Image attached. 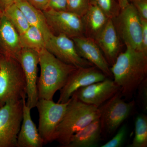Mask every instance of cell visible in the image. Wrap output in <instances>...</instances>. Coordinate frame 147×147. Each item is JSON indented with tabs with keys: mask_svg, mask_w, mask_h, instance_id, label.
Returning <instances> with one entry per match:
<instances>
[{
	"mask_svg": "<svg viewBox=\"0 0 147 147\" xmlns=\"http://www.w3.org/2000/svg\"><path fill=\"white\" fill-rule=\"evenodd\" d=\"M107 77L95 66L77 67L69 77L64 86L60 90L57 102H67L77 90L96 82L103 81Z\"/></svg>",
	"mask_w": 147,
	"mask_h": 147,
	"instance_id": "11",
	"label": "cell"
},
{
	"mask_svg": "<svg viewBox=\"0 0 147 147\" xmlns=\"http://www.w3.org/2000/svg\"><path fill=\"white\" fill-rule=\"evenodd\" d=\"M1 53H0V55H1Z\"/></svg>",
	"mask_w": 147,
	"mask_h": 147,
	"instance_id": "36",
	"label": "cell"
},
{
	"mask_svg": "<svg viewBox=\"0 0 147 147\" xmlns=\"http://www.w3.org/2000/svg\"><path fill=\"white\" fill-rule=\"evenodd\" d=\"M71 39L80 57L96 67L107 77H113L110 65L94 40L84 36Z\"/></svg>",
	"mask_w": 147,
	"mask_h": 147,
	"instance_id": "14",
	"label": "cell"
},
{
	"mask_svg": "<svg viewBox=\"0 0 147 147\" xmlns=\"http://www.w3.org/2000/svg\"><path fill=\"white\" fill-rule=\"evenodd\" d=\"M35 8L43 11L47 8L49 0H27Z\"/></svg>",
	"mask_w": 147,
	"mask_h": 147,
	"instance_id": "31",
	"label": "cell"
},
{
	"mask_svg": "<svg viewBox=\"0 0 147 147\" xmlns=\"http://www.w3.org/2000/svg\"><path fill=\"white\" fill-rule=\"evenodd\" d=\"M67 0H49L46 10L67 11Z\"/></svg>",
	"mask_w": 147,
	"mask_h": 147,
	"instance_id": "28",
	"label": "cell"
},
{
	"mask_svg": "<svg viewBox=\"0 0 147 147\" xmlns=\"http://www.w3.org/2000/svg\"><path fill=\"white\" fill-rule=\"evenodd\" d=\"M42 11L51 30L71 38L84 36L82 17L68 11L47 9Z\"/></svg>",
	"mask_w": 147,
	"mask_h": 147,
	"instance_id": "12",
	"label": "cell"
},
{
	"mask_svg": "<svg viewBox=\"0 0 147 147\" xmlns=\"http://www.w3.org/2000/svg\"><path fill=\"white\" fill-rule=\"evenodd\" d=\"M21 49L19 34L3 14L0 21V53L18 60Z\"/></svg>",
	"mask_w": 147,
	"mask_h": 147,
	"instance_id": "17",
	"label": "cell"
},
{
	"mask_svg": "<svg viewBox=\"0 0 147 147\" xmlns=\"http://www.w3.org/2000/svg\"><path fill=\"white\" fill-rule=\"evenodd\" d=\"M137 99L139 105L144 112L147 111V78L137 88Z\"/></svg>",
	"mask_w": 147,
	"mask_h": 147,
	"instance_id": "27",
	"label": "cell"
},
{
	"mask_svg": "<svg viewBox=\"0 0 147 147\" xmlns=\"http://www.w3.org/2000/svg\"><path fill=\"white\" fill-rule=\"evenodd\" d=\"M18 60L23 69L26 84V104L32 109L35 108L38 100L37 74L39 53L32 49L22 48Z\"/></svg>",
	"mask_w": 147,
	"mask_h": 147,
	"instance_id": "10",
	"label": "cell"
},
{
	"mask_svg": "<svg viewBox=\"0 0 147 147\" xmlns=\"http://www.w3.org/2000/svg\"><path fill=\"white\" fill-rule=\"evenodd\" d=\"M23 115V98L8 101L0 108V147H17Z\"/></svg>",
	"mask_w": 147,
	"mask_h": 147,
	"instance_id": "7",
	"label": "cell"
},
{
	"mask_svg": "<svg viewBox=\"0 0 147 147\" xmlns=\"http://www.w3.org/2000/svg\"><path fill=\"white\" fill-rule=\"evenodd\" d=\"M20 36L22 48H28L39 53L45 48V42L41 31L36 27L30 26L28 29Z\"/></svg>",
	"mask_w": 147,
	"mask_h": 147,
	"instance_id": "21",
	"label": "cell"
},
{
	"mask_svg": "<svg viewBox=\"0 0 147 147\" xmlns=\"http://www.w3.org/2000/svg\"><path fill=\"white\" fill-rule=\"evenodd\" d=\"M90 4L96 6L109 18H115L119 15L121 8L117 0H90Z\"/></svg>",
	"mask_w": 147,
	"mask_h": 147,
	"instance_id": "24",
	"label": "cell"
},
{
	"mask_svg": "<svg viewBox=\"0 0 147 147\" xmlns=\"http://www.w3.org/2000/svg\"><path fill=\"white\" fill-rule=\"evenodd\" d=\"M142 26V51L147 55V20L141 18Z\"/></svg>",
	"mask_w": 147,
	"mask_h": 147,
	"instance_id": "30",
	"label": "cell"
},
{
	"mask_svg": "<svg viewBox=\"0 0 147 147\" xmlns=\"http://www.w3.org/2000/svg\"><path fill=\"white\" fill-rule=\"evenodd\" d=\"M135 134L129 147H147V117L140 114L136 117L134 123Z\"/></svg>",
	"mask_w": 147,
	"mask_h": 147,
	"instance_id": "23",
	"label": "cell"
},
{
	"mask_svg": "<svg viewBox=\"0 0 147 147\" xmlns=\"http://www.w3.org/2000/svg\"><path fill=\"white\" fill-rule=\"evenodd\" d=\"M119 91V87L114 80L107 77L103 81L80 88L72 95L84 103L98 108Z\"/></svg>",
	"mask_w": 147,
	"mask_h": 147,
	"instance_id": "13",
	"label": "cell"
},
{
	"mask_svg": "<svg viewBox=\"0 0 147 147\" xmlns=\"http://www.w3.org/2000/svg\"><path fill=\"white\" fill-rule=\"evenodd\" d=\"M3 14L13 25L19 35L25 32L30 26L24 13L15 3L7 8L4 11Z\"/></svg>",
	"mask_w": 147,
	"mask_h": 147,
	"instance_id": "22",
	"label": "cell"
},
{
	"mask_svg": "<svg viewBox=\"0 0 147 147\" xmlns=\"http://www.w3.org/2000/svg\"><path fill=\"white\" fill-rule=\"evenodd\" d=\"M40 74L38 79V99L53 100L56 92L64 86L77 68L62 61L46 49L39 52Z\"/></svg>",
	"mask_w": 147,
	"mask_h": 147,
	"instance_id": "2",
	"label": "cell"
},
{
	"mask_svg": "<svg viewBox=\"0 0 147 147\" xmlns=\"http://www.w3.org/2000/svg\"><path fill=\"white\" fill-rule=\"evenodd\" d=\"M120 38L112 18H110L105 28L95 40L109 65L115 63L120 53Z\"/></svg>",
	"mask_w": 147,
	"mask_h": 147,
	"instance_id": "15",
	"label": "cell"
},
{
	"mask_svg": "<svg viewBox=\"0 0 147 147\" xmlns=\"http://www.w3.org/2000/svg\"><path fill=\"white\" fill-rule=\"evenodd\" d=\"M122 98L119 91L98 108L102 136L114 134L132 113L135 101L126 102Z\"/></svg>",
	"mask_w": 147,
	"mask_h": 147,
	"instance_id": "5",
	"label": "cell"
},
{
	"mask_svg": "<svg viewBox=\"0 0 147 147\" xmlns=\"http://www.w3.org/2000/svg\"><path fill=\"white\" fill-rule=\"evenodd\" d=\"M17 0H0V10L4 11L9 7L15 4Z\"/></svg>",
	"mask_w": 147,
	"mask_h": 147,
	"instance_id": "32",
	"label": "cell"
},
{
	"mask_svg": "<svg viewBox=\"0 0 147 147\" xmlns=\"http://www.w3.org/2000/svg\"><path fill=\"white\" fill-rule=\"evenodd\" d=\"M45 48L62 61L76 67L94 66L80 57L73 40L63 34H53L45 43Z\"/></svg>",
	"mask_w": 147,
	"mask_h": 147,
	"instance_id": "9",
	"label": "cell"
},
{
	"mask_svg": "<svg viewBox=\"0 0 147 147\" xmlns=\"http://www.w3.org/2000/svg\"><path fill=\"white\" fill-rule=\"evenodd\" d=\"M130 1L131 3H132L133 2L136 1H140V0H128V1Z\"/></svg>",
	"mask_w": 147,
	"mask_h": 147,
	"instance_id": "35",
	"label": "cell"
},
{
	"mask_svg": "<svg viewBox=\"0 0 147 147\" xmlns=\"http://www.w3.org/2000/svg\"><path fill=\"white\" fill-rule=\"evenodd\" d=\"M99 117L98 108L84 103L72 95L57 127L55 141L57 142L61 147H65L75 133Z\"/></svg>",
	"mask_w": 147,
	"mask_h": 147,
	"instance_id": "3",
	"label": "cell"
},
{
	"mask_svg": "<svg viewBox=\"0 0 147 147\" xmlns=\"http://www.w3.org/2000/svg\"><path fill=\"white\" fill-rule=\"evenodd\" d=\"M23 120L17 139V147H42L44 146L38 129L32 120V110L23 98Z\"/></svg>",
	"mask_w": 147,
	"mask_h": 147,
	"instance_id": "16",
	"label": "cell"
},
{
	"mask_svg": "<svg viewBox=\"0 0 147 147\" xmlns=\"http://www.w3.org/2000/svg\"><path fill=\"white\" fill-rule=\"evenodd\" d=\"M90 5V0H67V11L82 17L88 11Z\"/></svg>",
	"mask_w": 147,
	"mask_h": 147,
	"instance_id": "25",
	"label": "cell"
},
{
	"mask_svg": "<svg viewBox=\"0 0 147 147\" xmlns=\"http://www.w3.org/2000/svg\"><path fill=\"white\" fill-rule=\"evenodd\" d=\"M117 1L121 9L124 8L129 3L128 0H117Z\"/></svg>",
	"mask_w": 147,
	"mask_h": 147,
	"instance_id": "33",
	"label": "cell"
},
{
	"mask_svg": "<svg viewBox=\"0 0 147 147\" xmlns=\"http://www.w3.org/2000/svg\"><path fill=\"white\" fill-rule=\"evenodd\" d=\"M101 137V123L98 118L75 133L65 147H96Z\"/></svg>",
	"mask_w": 147,
	"mask_h": 147,
	"instance_id": "18",
	"label": "cell"
},
{
	"mask_svg": "<svg viewBox=\"0 0 147 147\" xmlns=\"http://www.w3.org/2000/svg\"><path fill=\"white\" fill-rule=\"evenodd\" d=\"M68 102L59 103L53 100L38 99L36 106L39 114L38 129L44 145L55 141V132Z\"/></svg>",
	"mask_w": 147,
	"mask_h": 147,
	"instance_id": "8",
	"label": "cell"
},
{
	"mask_svg": "<svg viewBox=\"0 0 147 147\" xmlns=\"http://www.w3.org/2000/svg\"><path fill=\"white\" fill-rule=\"evenodd\" d=\"M82 18L84 36L95 40L105 28L110 18L97 6L90 4L88 11Z\"/></svg>",
	"mask_w": 147,
	"mask_h": 147,
	"instance_id": "19",
	"label": "cell"
},
{
	"mask_svg": "<svg viewBox=\"0 0 147 147\" xmlns=\"http://www.w3.org/2000/svg\"><path fill=\"white\" fill-rule=\"evenodd\" d=\"M16 5L23 12L30 26H34L42 32L45 43L54 34L41 11L31 4L27 0H17Z\"/></svg>",
	"mask_w": 147,
	"mask_h": 147,
	"instance_id": "20",
	"label": "cell"
},
{
	"mask_svg": "<svg viewBox=\"0 0 147 147\" xmlns=\"http://www.w3.org/2000/svg\"><path fill=\"white\" fill-rule=\"evenodd\" d=\"M126 46V50L120 53L110 69L122 96L129 100L139 85L147 78V55Z\"/></svg>",
	"mask_w": 147,
	"mask_h": 147,
	"instance_id": "1",
	"label": "cell"
},
{
	"mask_svg": "<svg viewBox=\"0 0 147 147\" xmlns=\"http://www.w3.org/2000/svg\"><path fill=\"white\" fill-rule=\"evenodd\" d=\"M3 15V13L0 10V21H1V19Z\"/></svg>",
	"mask_w": 147,
	"mask_h": 147,
	"instance_id": "34",
	"label": "cell"
},
{
	"mask_svg": "<svg viewBox=\"0 0 147 147\" xmlns=\"http://www.w3.org/2000/svg\"><path fill=\"white\" fill-rule=\"evenodd\" d=\"M127 134L126 125L120 127L115 136L101 147H121L123 145Z\"/></svg>",
	"mask_w": 147,
	"mask_h": 147,
	"instance_id": "26",
	"label": "cell"
},
{
	"mask_svg": "<svg viewBox=\"0 0 147 147\" xmlns=\"http://www.w3.org/2000/svg\"><path fill=\"white\" fill-rule=\"evenodd\" d=\"M27 97L26 79L18 60L0 55V108L7 102Z\"/></svg>",
	"mask_w": 147,
	"mask_h": 147,
	"instance_id": "4",
	"label": "cell"
},
{
	"mask_svg": "<svg viewBox=\"0 0 147 147\" xmlns=\"http://www.w3.org/2000/svg\"><path fill=\"white\" fill-rule=\"evenodd\" d=\"M121 39L125 45L142 51L141 18L132 3H129L115 18L112 19Z\"/></svg>",
	"mask_w": 147,
	"mask_h": 147,
	"instance_id": "6",
	"label": "cell"
},
{
	"mask_svg": "<svg viewBox=\"0 0 147 147\" xmlns=\"http://www.w3.org/2000/svg\"><path fill=\"white\" fill-rule=\"evenodd\" d=\"M131 3L136 9L140 18L147 20V0H140Z\"/></svg>",
	"mask_w": 147,
	"mask_h": 147,
	"instance_id": "29",
	"label": "cell"
}]
</instances>
